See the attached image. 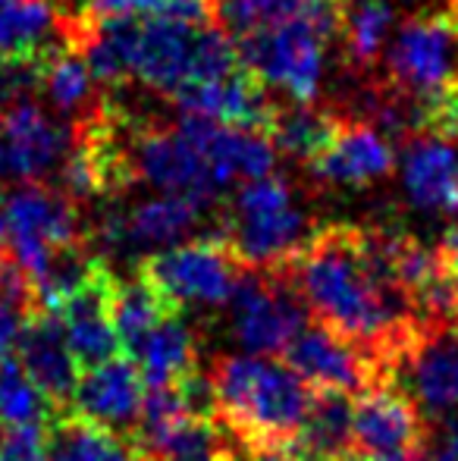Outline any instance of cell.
Instances as JSON below:
<instances>
[{
  "label": "cell",
  "mask_w": 458,
  "mask_h": 461,
  "mask_svg": "<svg viewBox=\"0 0 458 461\" xmlns=\"http://www.w3.org/2000/svg\"><path fill=\"white\" fill-rule=\"evenodd\" d=\"M283 276L314 321L358 346L383 380L424 330L411 298L386 267L371 226H320Z\"/></svg>",
  "instance_id": "obj_1"
},
{
  "label": "cell",
  "mask_w": 458,
  "mask_h": 461,
  "mask_svg": "<svg viewBox=\"0 0 458 461\" xmlns=\"http://www.w3.org/2000/svg\"><path fill=\"white\" fill-rule=\"evenodd\" d=\"M217 418L248 449L292 446L314 389L270 355H223L211 367Z\"/></svg>",
  "instance_id": "obj_2"
},
{
  "label": "cell",
  "mask_w": 458,
  "mask_h": 461,
  "mask_svg": "<svg viewBox=\"0 0 458 461\" xmlns=\"http://www.w3.org/2000/svg\"><path fill=\"white\" fill-rule=\"evenodd\" d=\"M120 41L129 79L173 97L189 86L220 79L238 69V50L214 19L120 16Z\"/></svg>",
  "instance_id": "obj_3"
},
{
  "label": "cell",
  "mask_w": 458,
  "mask_h": 461,
  "mask_svg": "<svg viewBox=\"0 0 458 461\" xmlns=\"http://www.w3.org/2000/svg\"><path fill=\"white\" fill-rule=\"evenodd\" d=\"M311 220L280 176L248 179L232 198L223 236L248 270L283 274L311 239Z\"/></svg>",
  "instance_id": "obj_4"
},
{
  "label": "cell",
  "mask_w": 458,
  "mask_h": 461,
  "mask_svg": "<svg viewBox=\"0 0 458 461\" xmlns=\"http://www.w3.org/2000/svg\"><path fill=\"white\" fill-rule=\"evenodd\" d=\"M139 274L170 304V311L183 314L185 308L227 304L248 267L220 232V236H195L189 242L151 251L141 258Z\"/></svg>",
  "instance_id": "obj_5"
},
{
  "label": "cell",
  "mask_w": 458,
  "mask_h": 461,
  "mask_svg": "<svg viewBox=\"0 0 458 461\" xmlns=\"http://www.w3.org/2000/svg\"><path fill=\"white\" fill-rule=\"evenodd\" d=\"M330 41L333 38L308 19H286L236 35V50L238 63L267 88H280L299 104H314Z\"/></svg>",
  "instance_id": "obj_6"
},
{
  "label": "cell",
  "mask_w": 458,
  "mask_h": 461,
  "mask_svg": "<svg viewBox=\"0 0 458 461\" xmlns=\"http://www.w3.org/2000/svg\"><path fill=\"white\" fill-rule=\"evenodd\" d=\"M82 239L76 201L63 188L19 183L6 194V251L25 276L38 274L54 251Z\"/></svg>",
  "instance_id": "obj_7"
},
{
  "label": "cell",
  "mask_w": 458,
  "mask_h": 461,
  "mask_svg": "<svg viewBox=\"0 0 458 461\" xmlns=\"http://www.w3.org/2000/svg\"><path fill=\"white\" fill-rule=\"evenodd\" d=\"M129 160L135 183H148L160 194H179L208 207L223 192V183L195 141L176 126H141L129 120Z\"/></svg>",
  "instance_id": "obj_8"
},
{
  "label": "cell",
  "mask_w": 458,
  "mask_h": 461,
  "mask_svg": "<svg viewBox=\"0 0 458 461\" xmlns=\"http://www.w3.org/2000/svg\"><path fill=\"white\" fill-rule=\"evenodd\" d=\"M229 333L248 355L286 352L308 323V308L283 274L248 270L229 298Z\"/></svg>",
  "instance_id": "obj_9"
},
{
  "label": "cell",
  "mask_w": 458,
  "mask_h": 461,
  "mask_svg": "<svg viewBox=\"0 0 458 461\" xmlns=\"http://www.w3.org/2000/svg\"><path fill=\"white\" fill-rule=\"evenodd\" d=\"M390 86L421 107L458 76V29L446 10L405 19L386 50ZM421 116V113H418Z\"/></svg>",
  "instance_id": "obj_10"
},
{
  "label": "cell",
  "mask_w": 458,
  "mask_h": 461,
  "mask_svg": "<svg viewBox=\"0 0 458 461\" xmlns=\"http://www.w3.org/2000/svg\"><path fill=\"white\" fill-rule=\"evenodd\" d=\"M430 418L392 380L358 393L352 408V456L364 461L421 456L430 443Z\"/></svg>",
  "instance_id": "obj_11"
},
{
  "label": "cell",
  "mask_w": 458,
  "mask_h": 461,
  "mask_svg": "<svg viewBox=\"0 0 458 461\" xmlns=\"http://www.w3.org/2000/svg\"><path fill=\"white\" fill-rule=\"evenodd\" d=\"M73 132L63 129L31 97L6 104L0 113V176L16 183H41L63 167Z\"/></svg>",
  "instance_id": "obj_12"
},
{
  "label": "cell",
  "mask_w": 458,
  "mask_h": 461,
  "mask_svg": "<svg viewBox=\"0 0 458 461\" xmlns=\"http://www.w3.org/2000/svg\"><path fill=\"white\" fill-rule=\"evenodd\" d=\"M390 380L411 395L427 418H449L458 411V327H424Z\"/></svg>",
  "instance_id": "obj_13"
},
{
  "label": "cell",
  "mask_w": 458,
  "mask_h": 461,
  "mask_svg": "<svg viewBox=\"0 0 458 461\" xmlns=\"http://www.w3.org/2000/svg\"><path fill=\"white\" fill-rule=\"evenodd\" d=\"M286 365L314 389V393H348L358 395L367 386L380 383L377 365L361 352L358 346L346 339V336L333 333L324 323H305L301 333L289 342Z\"/></svg>",
  "instance_id": "obj_14"
},
{
  "label": "cell",
  "mask_w": 458,
  "mask_h": 461,
  "mask_svg": "<svg viewBox=\"0 0 458 461\" xmlns=\"http://www.w3.org/2000/svg\"><path fill=\"white\" fill-rule=\"evenodd\" d=\"M202 204L179 194H154L139 204L113 207L98 223V242L111 251H160L179 245L202 220Z\"/></svg>",
  "instance_id": "obj_15"
},
{
  "label": "cell",
  "mask_w": 458,
  "mask_h": 461,
  "mask_svg": "<svg viewBox=\"0 0 458 461\" xmlns=\"http://www.w3.org/2000/svg\"><path fill=\"white\" fill-rule=\"evenodd\" d=\"M69 405L76 418L132 437L145 405V380L139 365L126 355H116L104 365L82 370Z\"/></svg>",
  "instance_id": "obj_16"
},
{
  "label": "cell",
  "mask_w": 458,
  "mask_h": 461,
  "mask_svg": "<svg viewBox=\"0 0 458 461\" xmlns=\"http://www.w3.org/2000/svg\"><path fill=\"white\" fill-rule=\"evenodd\" d=\"M396 167L392 141L367 120H343L330 145L308 164L311 179L339 188H364Z\"/></svg>",
  "instance_id": "obj_17"
},
{
  "label": "cell",
  "mask_w": 458,
  "mask_h": 461,
  "mask_svg": "<svg viewBox=\"0 0 458 461\" xmlns=\"http://www.w3.org/2000/svg\"><path fill=\"white\" fill-rule=\"evenodd\" d=\"M173 104L183 110V116H198V120L236 129H255V132H267L270 113H274L267 86L255 79L245 67L232 69L220 79L183 88L173 95Z\"/></svg>",
  "instance_id": "obj_18"
},
{
  "label": "cell",
  "mask_w": 458,
  "mask_h": 461,
  "mask_svg": "<svg viewBox=\"0 0 458 461\" xmlns=\"http://www.w3.org/2000/svg\"><path fill=\"white\" fill-rule=\"evenodd\" d=\"M179 129L195 141V148L204 154L211 170L227 188L236 179H261L270 176L276 167V148L264 132L255 129L220 126V122L198 120V116H183Z\"/></svg>",
  "instance_id": "obj_19"
},
{
  "label": "cell",
  "mask_w": 458,
  "mask_h": 461,
  "mask_svg": "<svg viewBox=\"0 0 458 461\" xmlns=\"http://www.w3.org/2000/svg\"><path fill=\"white\" fill-rule=\"evenodd\" d=\"M113 270H104L88 289L73 295L60 311H54L57 321L67 336V346L73 352L76 365L82 370L98 367L104 361L122 355L120 336H116L113 317H111V283Z\"/></svg>",
  "instance_id": "obj_20"
},
{
  "label": "cell",
  "mask_w": 458,
  "mask_h": 461,
  "mask_svg": "<svg viewBox=\"0 0 458 461\" xmlns=\"http://www.w3.org/2000/svg\"><path fill=\"white\" fill-rule=\"evenodd\" d=\"M402 185L409 201L427 213H458V151L449 139L418 132L405 141Z\"/></svg>",
  "instance_id": "obj_21"
},
{
  "label": "cell",
  "mask_w": 458,
  "mask_h": 461,
  "mask_svg": "<svg viewBox=\"0 0 458 461\" xmlns=\"http://www.w3.org/2000/svg\"><path fill=\"white\" fill-rule=\"evenodd\" d=\"M19 365L25 367V374L35 380V386L54 402V408L60 411L63 405H69L79 383L82 367L76 365L73 352L67 346V336L57 321V314L50 311H35L25 327L22 339H19Z\"/></svg>",
  "instance_id": "obj_22"
},
{
  "label": "cell",
  "mask_w": 458,
  "mask_h": 461,
  "mask_svg": "<svg viewBox=\"0 0 458 461\" xmlns=\"http://www.w3.org/2000/svg\"><path fill=\"white\" fill-rule=\"evenodd\" d=\"M135 443L148 461H238L236 437L214 414H179Z\"/></svg>",
  "instance_id": "obj_23"
},
{
  "label": "cell",
  "mask_w": 458,
  "mask_h": 461,
  "mask_svg": "<svg viewBox=\"0 0 458 461\" xmlns=\"http://www.w3.org/2000/svg\"><path fill=\"white\" fill-rule=\"evenodd\" d=\"M135 365L145 386H173L183 376L195 374L202 361V339L179 314H166L135 348Z\"/></svg>",
  "instance_id": "obj_24"
},
{
  "label": "cell",
  "mask_w": 458,
  "mask_h": 461,
  "mask_svg": "<svg viewBox=\"0 0 458 461\" xmlns=\"http://www.w3.org/2000/svg\"><path fill=\"white\" fill-rule=\"evenodd\" d=\"M98 79L88 69L85 57L73 48V44L63 38L60 44L44 54L41 63V88L44 97L50 101L54 113L60 116H88L94 107H98Z\"/></svg>",
  "instance_id": "obj_25"
},
{
  "label": "cell",
  "mask_w": 458,
  "mask_h": 461,
  "mask_svg": "<svg viewBox=\"0 0 458 461\" xmlns=\"http://www.w3.org/2000/svg\"><path fill=\"white\" fill-rule=\"evenodd\" d=\"M343 116H337L333 110L314 107V104H274V113L267 122V139L274 141V148L280 154L311 164L337 135Z\"/></svg>",
  "instance_id": "obj_26"
},
{
  "label": "cell",
  "mask_w": 458,
  "mask_h": 461,
  "mask_svg": "<svg viewBox=\"0 0 458 461\" xmlns=\"http://www.w3.org/2000/svg\"><path fill=\"white\" fill-rule=\"evenodd\" d=\"M48 461H148L126 433L107 430L85 418L67 414L48 437Z\"/></svg>",
  "instance_id": "obj_27"
},
{
  "label": "cell",
  "mask_w": 458,
  "mask_h": 461,
  "mask_svg": "<svg viewBox=\"0 0 458 461\" xmlns=\"http://www.w3.org/2000/svg\"><path fill=\"white\" fill-rule=\"evenodd\" d=\"M60 32L54 0H0V57H41Z\"/></svg>",
  "instance_id": "obj_28"
},
{
  "label": "cell",
  "mask_w": 458,
  "mask_h": 461,
  "mask_svg": "<svg viewBox=\"0 0 458 461\" xmlns=\"http://www.w3.org/2000/svg\"><path fill=\"white\" fill-rule=\"evenodd\" d=\"M352 395L348 393H314L295 446L318 461H348L352 456Z\"/></svg>",
  "instance_id": "obj_29"
},
{
  "label": "cell",
  "mask_w": 458,
  "mask_h": 461,
  "mask_svg": "<svg viewBox=\"0 0 458 461\" xmlns=\"http://www.w3.org/2000/svg\"><path fill=\"white\" fill-rule=\"evenodd\" d=\"M166 314H176L170 311V304L154 292V285L135 270V276L120 279L113 276L111 283V317L116 336H120L122 352L132 358L135 348L141 346L148 333L164 321Z\"/></svg>",
  "instance_id": "obj_30"
},
{
  "label": "cell",
  "mask_w": 458,
  "mask_h": 461,
  "mask_svg": "<svg viewBox=\"0 0 458 461\" xmlns=\"http://www.w3.org/2000/svg\"><path fill=\"white\" fill-rule=\"evenodd\" d=\"M396 23L390 0H346L343 4V38L346 54L358 67H371L386 48V38Z\"/></svg>",
  "instance_id": "obj_31"
},
{
  "label": "cell",
  "mask_w": 458,
  "mask_h": 461,
  "mask_svg": "<svg viewBox=\"0 0 458 461\" xmlns=\"http://www.w3.org/2000/svg\"><path fill=\"white\" fill-rule=\"evenodd\" d=\"M57 411L54 402L35 386L19 358L0 361V427L4 430H25V427H44Z\"/></svg>",
  "instance_id": "obj_32"
},
{
  "label": "cell",
  "mask_w": 458,
  "mask_h": 461,
  "mask_svg": "<svg viewBox=\"0 0 458 461\" xmlns=\"http://www.w3.org/2000/svg\"><path fill=\"white\" fill-rule=\"evenodd\" d=\"M92 16H183L214 19L217 0H85Z\"/></svg>",
  "instance_id": "obj_33"
},
{
  "label": "cell",
  "mask_w": 458,
  "mask_h": 461,
  "mask_svg": "<svg viewBox=\"0 0 458 461\" xmlns=\"http://www.w3.org/2000/svg\"><path fill=\"white\" fill-rule=\"evenodd\" d=\"M0 461H48V433L44 427L6 430L0 443Z\"/></svg>",
  "instance_id": "obj_34"
},
{
  "label": "cell",
  "mask_w": 458,
  "mask_h": 461,
  "mask_svg": "<svg viewBox=\"0 0 458 461\" xmlns=\"http://www.w3.org/2000/svg\"><path fill=\"white\" fill-rule=\"evenodd\" d=\"M421 461H458V420L446 424L436 433V439H430L427 456Z\"/></svg>",
  "instance_id": "obj_35"
},
{
  "label": "cell",
  "mask_w": 458,
  "mask_h": 461,
  "mask_svg": "<svg viewBox=\"0 0 458 461\" xmlns=\"http://www.w3.org/2000/svg\"><path fill=\"white\" fill-rule=\"evenodd\" d=\"M245 461H318L308 452H301L299 446H270V449H248Z\"/></svg>",
  "instance_id": "obj_36"
},
{
  "label": "cell",
  "mask_w": 458,
  "mask_h": 461,
  "mask_svg": "<svg viewBox=\"0 0 458 461\" xmlns=\"http://www.w3.org/2000/svg\"><path fill=\"white\" fill-rule=\"evenodd\" d=\"M6 242V194H0V245Z\"/></svg>",
  "instance_id": "obj_37"
},
{
  "label": "cell",
  "mask_w": 458,
  "mask_h": 461,
  "mask_svg": "<svg viewBox=\"0 0 458 461\" xmlns=\"http://www.w3.org/2000/svg\"><path fill=\"white\" fill-rule=\"evenodd\" d=\"M446 13L453 16V23H455V29H458V0H449V4H446Z\"/></svg>",
  "instance_id": "obj_38"
},
{
  "label": "cell",
  "mask_w": 458,
  "mask_h": 461,
  "mask_svg": "<svg viewBox=\"0 0 458 461\" xmlns=\"http://www.w3.org/2000/svg\"><path fill=\"white\" fill-rule=\"evenodd\" d=\"M348 461H364V458H348ZM380 461H421V456H409V458H380Z\"/></svg>",
  "instance_id": "obj_39"
},
{
  "label": "cell",
  "mask_w": 458,
  "mask_h": 461,
  "mask_svg": "<svg viewBox=\"0 0 458 461\" xmlns=\"http://www.w3.org/2000/svg\"><path fill=\"white\" fill-rule=\"evenodd\" d=\"M0 443H4V427H0Z\"/></svg>",
  "instance_id": "obj_40"
}]
</instances>
